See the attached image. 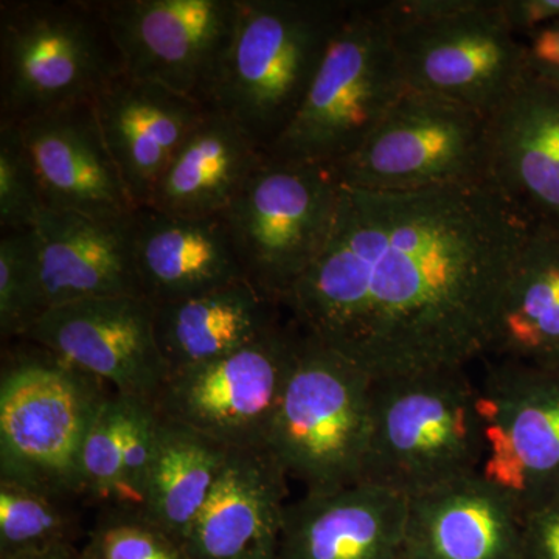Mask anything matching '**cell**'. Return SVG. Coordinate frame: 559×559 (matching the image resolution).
<instances>
[{
    "label": "cell",
    "instance_id": "obj_1",
    "mask_svg": "<svg viewBox=\"0 0 559 559\" xmlns=\"http://www.w3.org/2000/svg\"><path fill=\"white\" fill-rule=\"evenodd\" d=\"M532 227L488 182L396 193L342 186L329 241L283 310L373 378L468 369L489 355Z\"/></svg>",
    "mask_w": 559,
    "mask_h": 559
},
{
    "label": "cell",
    "instance_id": "obj_2",
    "mask_svg": "<svg viewBox=\"0 0 559 559\" xmlns=\"http://www.w3.org/2000/svg\"><path fill=\"white\" fill-rule=\"evenodd\" d=\"M238 20L209 108L264 154L289 127L331 40L345 0H238Z\"/></svg>",
    "mask_w": 559,
    "mask_h": 559
},
{
    "label": "cell",
    "instance_id": "obj_3",
    "mask_svg": "<svg viewBox=\"0 0 559 559\" xmlns=\"http://www.w3.org/2000/svg\"><path fill=\"white\" fill-rule=\"evenodd\" d=\"M479 388L466 369L373 378L362 479L411 498L480 471Z\"/></svg>",
    "mask_w": 559,
    "mask_h": 559
},
{
    "label": "cell",
    "instance_id": "obj_4",
    "mask_svg": "<svg viewBox=\"0 0 559 559\" xmlns=\"http://www.w3.org/2000/svg\"><path fill=\"white\" fill-rule=\"evenodd\" d=\"M16 342L0 373V479L81 499V450L112 389L35 342Z\"/></svg>",
    "mask_w": 559,
    "mask_h": 559
},
{
    "label": "cell",
    "instance_id": "obj_5",
    "mask_svg": "<svg viewBox=\"0 0 559 559\" xmlns=\"http://www.w3.org/2000/svg\"><path fill=\"white\" fill-rule=\"evenodd\" d=\"M406 90L488 117L527 75L524 43L498 0L378 2Z\"/></svg>",
    "mask_w": 559,
    "mask_h": 559
},
{
    "label": "cell",
    "instance_id": "obj_6",
    "mask_svg": "<svg viewBox=\"0 0 559 559\" xmlns=\"http://www.w3.org/2000/svg\"><path fill=\"white\" fill-rule=\"evenodd\" d=\"M0 121L95 100L124 73L95 0L0 3Z\"/></svg>",
    "mask_w": 559,
    "mask_h": 559
},
{
    "label": "cell",
    "instance_id": "obj_7",
    "mask_svg": "<svg viewBox=\"0 0 559 559\" xmlns=\"http://www.w3.org/2000/svg\"><path fill=\"white\" fill-rule=\"evenodd\" d=\"M406 91L378 2H352L289 127L266 156L334 167Z\"/></svg>",
    "mask_w": 559,
    "mask_h": 559
},
{
    "label": "cell",
    "instance_id": "obj_8",
    "mask_svg": "<svg viewBox=\"0 0 559 559\" xmlns=\"http://www.w3.org/2000/svg\"><path fill=\"white\" fill-rule=\"evenodd\" d=\"M373 377L301 334L266 448L307 491L359 484L369 448Z\"/></svg>",
    "mask_w": 559,
    "mask_h": 559
},
{
    "label": "cell",
    "instance_id": "obj_9",
    "mask_svg": "<svg viewBox=\"0 0 559 559\" xmlns=\"http://www.w3.org/2000/svg\"><path fill=\"white\" fill-rule=\"evenodd\" d=\"M341 189L331 167L264 156L221 215L246 278L278 307L325 248Z\"/></svg>",
    "mask_w": 559,
    "mask_h": 559
},
{
    "label": "cell",
    "instance_id": "obj_10",
    "mask_svg": "<svg viewBox=\"0 0 559 559\" xmlns=\"http://www.w3.org/2000/svg\"><path fill=\"white\" fill-rule=\"evenodd\" d=\"M331 168L341 186L377 193L487 182V117L406 90L362 145Z\"/></svg>",
    "mask_w": 559,
    "mask_h": 559
},
{
    "label": "cell",
    "instance_id": "obj_11",
    "mask_svg": "<svg viewBox=\"0 0 559 559\" xmlns=\"http://www.w3.org/2000/svg\"><path fill=\"white\" fill-rule=\"evenodd\" d=\"M300 344L299 329L280 322L238 352L168 373L154 407L229 450L266 448Z\"/></svg>",
    "mask_w": 559,
    "mask_h": 559
},
{
    "label": "cell",
    "instance_id": "obj_12",
    "mask_svg": "<svg viewBox=\"0 0 559 559\" xmlns=\"http://www.w3.org/2000/svg\"><path fill=\"white\" fill-rule=\"evenodd\" d=\"M480 473L522 518L559 506V366L496 359L479 388Z\"/></svg>",
    "mask_w": 559,
    "mask_h": 559
},
{
    "label": "cell",
    "instance_id": "obj_13",
    "mask_svg": "<svg viewBox=\"0 0 559 559\" xmlns=\"http://www.w3.org/2000/svg\"><path fill=\"white\" fill-rule=\"evenodd\" d=\"M123 70L210 106L238 20V0H95Z\"/></svg>",
    "mask_w": 559,
    "mask_h": 559
},
{
    "label": "cell",
    "instance_id": "obj_14",
    "mask_svg": "<svg viewBox=\"0 0 559 559\" xmlns=\"http://www.w3.org/2000/svg\"><path fill=\"white\" fill-rule=\"evenodd\" d=\"M22 340L35 342L114 392L154 404L168 377L145 297H100L50 308Z\"/></svg>",
    "mask_w": 559,
    "mask_h": 559
},
{
    "label": "cell",
    "instance_id": "obj_15",
    "mask_svg": "<svg viewBox=\"0 0 559 559\" xmlns=\"http://www.w3.org/2000/svg\"><path fill=\"white\" fill-rule=\"evenodd\" d=\"M20 127L46 209L103 219L134 215L138 209L103 138L94 100L38 114Z\"/></svg>",
    "mask_w": 559,
    "mask_h": 559
},
{
    "label": "cell",
    "instance_id": "obj_16",
    "mask_svg": "<svg viewBox=\"0 0 559 559\" xmlns=\"http://www.w3.org/2000/svg\"><path fill=\"white\" fill-rule=\"evenodd\" d=\"M487 182L559 229V86L525 75L487 117Z\"/></svg>",
    "mask_w": 559,
    "mask_h": 559
},
{
    "label": "cell",
    "instance_id": "obj_17",
    "mask_svg": "<svg viewBox=\"0 0 559 559\" xmlns=\"http://www.w3.org/2000/svg\"><path fill=\"white\" fill-rule=\"evenodd\" d=\"M524 518L480 471L411 496L404 559H522Z\"/></svg>",
    "mask_w": 559,
    "mask_h": 559
},
{
    "label": "cell",
    "instance_id": "obj_18",
    "mask_svg": "<svg viewBox=\"0 0 559 559\" xmlns=\"http://www.w3.org/2000/svg\"><path fill=\"white\" fill-rule=\"evenodd\" d=\"M288 480L267 448L230 450L183 543L187 559H277Z\"/></svg>",
    "mask_w": 559,
    "mask_h": 559
},
{
    "label": "cell",
    "instance_id": "obj_19",
    "mask_svg": "<svg viewBox=\"0 0 559 559\" xmlns=\"http://www.w3.org/2000/svg\"><path fill=\"white\" fill-rule=\"evenodd\" d=\"M32 229L47 310L100 297H143L135 266L134 215L103 219L43 209Z\"/></svg>",
    "mask_w": 559,
    "mask_h": 559
},
{
    "label": "cell",
    "instance_id": "obj_20",
    "mask_svg": "<svg viewBox=\"0 0 559 559\" xmlns=\"http://www.w3.org/2000/svg\"><path fill=\"white\" fill-rule=\"evenodd\" d=\"M102 134L135 209L145 207L209 106L127 73L94 100Z\"/></svg>",
    "mask_w": 559,
    "mask_h": 559
},
{
    "label": "cell",
    "instance_id": "obj_21",
    "mask_svg": "<svg viewBox=\"0 0 559 559\" xmlns=\"http://www.w3.org/2000/svg\"><path fill=\"white\" fill-rule=\"evenodd\" d=\"M407 509L409 498L367 481L305 492L286 507L277 559H396Z\"/></svg>",
    "mask_w": 559,
    "mask_h": 559
},
{
    "label": "cell",
    "instance_id": "obj_22",
    "mask_svg": "<svg viewBox=\"0 0 559 559\" xmlns=\"http://www.w3.org/2000/svg\"><path fill=\"white\" fill-rule=\"evenodd\" d=\"M134 249L140 288L154 308L246 278L221 216L186 218L140 207Z\"/></svg>",
    "mask_w": 559,
    "mask_h": 559
},
{
    "label": "cell",
    "instance_id": "obj_23",
    "mask_svg": "<svg viewBox=\"0 0 559 559\" xmlns=\"http://www.w3.org/2000/svg\"><path fill=\"white\" fill-rule=\"evenodd\" d=\"M264 156L234 121L209 108L145 207L186 218L221 216Z\"/></svg>",
    "mask_w": 559,
    "mask_h": 559
},
{
    "label": "cell",
    "instance_id": "obj_24",
    "mask_svg": "<svg viewBox=\"0 0 559 559\" xmlns=\"http://www.w3.org/2000/svg\"><path fill=\"white\" fill-rule=\"evenodd\" d=\"M280 310L246 278L157 307V344L168 373L245 348L278 325Z\"/></svg>",
    "mask_w": 559,
    "mask_h": 559
},
{
    "label": "cell",
    "instance_id": "obj_25",
    "mask_svg": "<svg viewBox=\"0 0 559 559\" xmlns=\"http://www.w3.org/2000/svg\"><path fill=\"white\" fill-rule=\"evenodd\" d=\"M559 366V229L533 224L500 300L489 355Z\"/></svg>",
    "mask_w": 559,
    "mask_h": 559
},
{
    "label": "cell",
    "instance_id": "obj_26",
    "mask_svg": "<svg viewBox=\"0 0 559 559\" xmlns=\"http://www.w3.org/2000/svg\"><path fill=\"white\" fill-rule=\"evenodd\" d=\"M229 454L218 441L162 418L140 513L183 549Z\"/></svg>",
    "mask_w": 559,
    "mask_h": 559
},
{
    "label": "cell",
    "instance_id": "obj_27",
    "mask_svg": "<svg viewBox=\"0 0 559 559\" xmlns=\"http://www.w3.org/2000/svg\"><path fill=\"white\" fill-rule=\"evenodd\" d=\"M72 500L0 479V559L75 547L81 525Z\"/></svg>",
    "mask_w": 559,
    "mask_h": 559
},
{
    "label": "cell",
    "instance_id": "obj_28",
    "mask_svg": "<svg viewBox=\"0 0 559 559\" xmlns=\"http://www.w3.org/2000/svg\"><path fill=\"white\" fill-rule=\"evenodd\" d=\"M139 399L110 392L92 421L80 457L81 499L114 507L123 476L124 448Z\"/></svg>",
    "mask_w": 559,
    "mask_h": 559
},
{
    "label": "cell",
    "instance_id": "obj_29",
    "mask_svg": "<svg viewBox=\"0 0 559 559\" xmlns=\"http://www.w3.org/2000/svg\"><path fill=\"white\" fill-rule=\"evenodd\" d=\"M0 333L25 337L47 311L33 229L0 231Z\"/></svg>",
    "mask_w": 559,
    "mask_h": 559
},
{
    "label": "cell",
    "instance_id": "obj_30",
    "mask_svg": "<svg viewBox=\"0 0 559 559\" xmlns=\"http://www.w3.org/2000/svg\"><path fill=\"white\" fill-rule=\"evenodd\" d=\"M81 550L87 559H187L182 546L140 511L110 507Z\"/></svg>",
    "mask_w": 559,
    "mask_h": 559
},
{
    "label": "cell",
    "instance_id": "obj_31",
    "mask_svg": "<svg viewBox=\"0 0 559 559\" xmlns=\"http://www.w3.org/2000/svg\"><path fill=\"white\" fill-rule=\"evenodd\" d=\"M44 205L20 123L0 121V231L32 229Z\"/></svg>",
    "mask_w": 559,
    "mask_h": 559
},
{
    "label": "cell",
    "instance_id": "obj_32",
    "mask_svg": "<svg viewBox=\"0 0 559 559\" xmlns=\"http://www.w3.org/2000/svg\"><path fill=\"white\" fill-rule=\"evenodd\" d=\"M500 14L521 40L559 21V0H498Z\"/></svg>",
    "mask_w": 559,
    "mask_h": 559
},
{
    "label": "cell",
    "instance_id": "obj_33",
    "mask_svg": "<svg viewBox=\"0 0 559 559\" xmlns=\"http://www.w3.org/2000/svg\"><path fill=\"white\" fill-rule=\"evenodd\" d=\"M522 559H559V506L524 518Z\"/></svg>",
    "mask_w": 559,
    "mask_h": 559
},
{
    "label": "cell",
    "instance_id": "obj_34",
    "mask_svg": "<svg viewBox=\"0 0 559 559\" xmlns=\"http://www.w3.org/2000/svg\"><path fill=\"white\" fill-rule=\"evenodd\" d=\"M522 43L527 75L559 86V21Z\"/></svg>",
    "mask_w": 559,
    "mask_h": 559
},
{
    "label": "cell",
    "instance_id": "obj_35",
    "mask_svg": "<svg viewBox=\"0 0 559 559\" xmlns=\"http://www.w3.org/2000/svg\"><path fill=\"white\" fill-rule=\"evenodd\" d=\"M13 559H87L83 550L76 547H62V549H55L50 551H43V554L25 555V557Z\"/></svg>",
    "mask_w": 559,
    "mask_h": 559
},
{
    "label": "cell",
    "instance_id": "obj_36",
    "mask_svg": "<svg viewBox=\"0 0 559 559\" xmlns=\"http://www.w3.org/2000/svg\"><path fill=\"white\" fill-rule=\"evenodd\" d=\"M396 559H404V558H403V557H401V555H400V557H399V558H396Z\"/></svg>",
    "mask_w": 559,
    "mask_h": 559
}]
</instances>
